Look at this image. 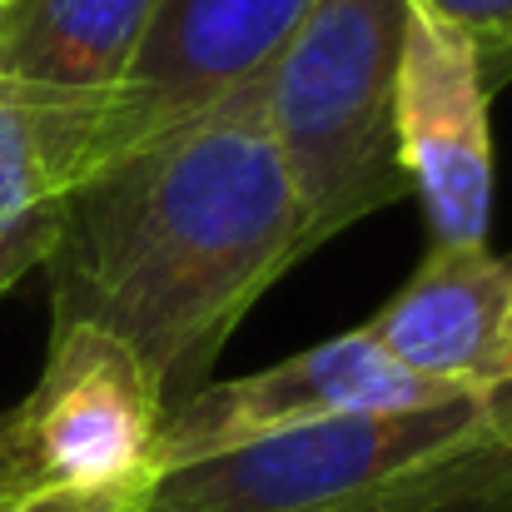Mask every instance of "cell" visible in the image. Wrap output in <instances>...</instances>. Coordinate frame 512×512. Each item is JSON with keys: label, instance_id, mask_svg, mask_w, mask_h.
<instances>
[{"label": "cell", "instance_id": "obj_10", "mask_svg": "<svg viewBox=\"0 0 512 512\" xmlns=\"http://www.w3.org/2000/svg\"><path fill=\"white\" fill-rule=\"evenodd\" d=\"M160 0H0V80L115 95Z\"/></svg>", "mask_w": 512, "mask_h": 512}, {"label": "cell", "instance_id": "obj_6", "mask_svg": "<svg viewBox=\"0 0 512 512\" xmlns=\"http://www.w3.org/2000/svg\"><path fill=\"white\" fill-rule=\"evenodd\" d=\"M314 10L319 0H160L125 85L105 95L95 170L259 80Z\"/></svg>", "mask_w": 512, "mask_h": 512}, {"label": "cell", "instance_id": "obj_5", "mask_svg": "<svg viewBox=\"0 0 512 512\" xmlns=\"http://www.w3.org/2000/svg\"><path fill=\"white\" fill-rule=\"evenodd\" d=\"M468 398L458 388H438L418 373H408L368 329H353L339 339H324L284 363H269L259 373L229 378V383H204L194 398H184L160 428V453H155V478L244 448L254 438L324 423L343 413H393V408H428Z\"/></svg>", "mask_w": 512, "mask_h": 512}, {"label": "cell", "instance_id": "obj_13", "mask_svg": "<svg viewBox=\"0 0 512 512\" xmlns=\"http://www.w3.org/2000/svg\"><path fill=\"white\" fill-rule=\"evenodd\" d=\"M150 488H100V493H85V488H40V493H25L20 503H10L5 512H145L150 508Z\"/></svg>", "mask_w": 512, "mask_h": 512}, {"label": "cell", "instance_id": "obj_7", "mask_svg": "<svg viewBox=\"0 0 512 512\" xmlns=\"http://www.w3.org/2000/svg\"><path fill=\"white\" fill-rule=\"evenodd\" d=\"M488 85L468 40L428 5L408 0L398 60V150L433 244H488L493 130Z\"/></svg>", "mask_w": 512, "mask_h": 512}, {"label": "cell", "instance_id": "obj_16", "mask_svg": "<svg viewBox=\"0 0 512 512\" xmlns=\"http://www.w3.org/2000/svg\"><path fill=\"white\" fill-rule=\"evenodd\" d=\"M145 512H150V508H145Z\"/></svg>", "mask_w": 512, "mask_h": 512}, {"label": "cell", "instance_id": "obj_2", "mask_svg": "<svg viewBox=\"0 0 512 512\" xmlns=\"http://www.w3.org/2000/svg\"><path fill=\"white\" fill-rule=\"evenodd\" d=\"M408 0H319L264 70V115L284 160L309 254L398 204V60Z\"/></svg>", "mask_w": 512, "mask_h": 512}, {"label": "cell", "instance_id": "obj_11", "mask_svg": "<svg viewBox=\"0 0 512 512\" xmlns=\"http://www.w3.org/2000/svg\"><path fill=\"white\" fill-rule=\"evenodd\" d=\"M348 512H512V433L488 438Z\"/></svg>", "mask_w": 512, "mask_h": 512}, {"label": "cell", "instance_id": "obj_12", "mask_svg": "<svg viewBox=\"0 0 512 512\" xmlns=\"http://www.w3.org/2000/svg\"><path fill=\"white\" fill-rule=\"evenodd\" d=\"M473 50L488 95L512 85V0H428Z\"/></svg>", "mask_w": 512, "mask_h": 512}, {"label": "cell", "instance_id": "obj_14", "mask_svg": "<svg viewBox=\"0 0 512 512\" xmlns=\"http://www.w3.org/2000/svg\"><path fill=\"white\" fill-rule=\"evenodd\" d=\"M30 493V478H25V463H20V448H15V433H10V418L0 413V512L10 503H20Z\"/></svg>", "mask_w": 512, "mask_h": 512}, {"label": "cell", "instance_id": "obj_4", "mask_svg": "<svg viewBox=\"0 0 512 512\" xmlns=\"http://www.w3.org/2000/svg\"><path fill=\"white\" fill-rule=\"evenodd\" d=\"M30 493L40 488H145L165 428V398L145 363L105 329H50L35 388L5 413Z\"/></svg>", "mask_w": 512, "mask_h": 512}, {"label": "cell", "instance_id": "obj_9", "mask_svg": "<svg viewBox=\"0 0 512 512\" xmlns=\"http://www.w3.org/2000/svg\"><path fill=\"white\" fill-rule=\"evenodd\" d=\"M105 95L0 80V294L50 259L65 194L95 170Z\"/></svg>", "mask_w": 512, "mask_h": 512}, {"label": "cell", "instance_id": "obj_15", "mask_svg": "<svg viewBox=\"0 0 512 512\" xmlns=\"http://www.w3.org/2000/svg\"><path fill=\"white\" fill-rule=\"evenodd\" d=\"M508 383H512V304L503 329H498V343H493V358H488V388H508Z\"/></svg>", "mask_w": 512, "mask_h": 512}, {"label": "cell", "instance_id": "obj_8", "mask_svg": "<svg viewBox=\"0 0 512 512\" xmlns=\"http://www.w3.org/2000/svg\"><path fill=\"white\" fill-rule=\"evenodd\" d=\"M512 304V259L488 244H433L418 274L378 309L363 329L383 343L408 373L458 388L493 393L488 358Z\"/></svg>", "mask_w": 512, "mask_h": 512}, {"label": "cell", "instance_id": "obj_1", "mask_svg": "<svg viewBox=\"0 0 512 512\" xmlns=\"http://www.w3.org/2000/svg\"><path fill=\"white\" fill-rule=\"evenodd\" d=\"M304 254L259 75L65 194L45 259L50 319L115 334L145 363L170 418Z\"/></svg>", "mask_w": 512, "mask_h": 512}, {"label": "cell", "instance_id": "obj_3", "mask_svg": "<svg viewBox=\"0 0 512 512\" xmlns=\"http://www.w3.org/2000/svg\"><path fill=\"white\" fill-rule=\"evenodd\" d=\"M512 433V383L428 408L343 413L155 478L150 512H348Z\"/></svg>", "mask_w": 512, "mask_h": 512}]
</instances>
